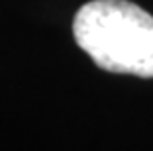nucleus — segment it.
<instances>
[{"mask_svg": "<svg viewBox=\"0 0 153 151\" xmlns=\"http://www.w3.org/2000/svg\"><path fill=\"white\" fill-rule=\"evenodd\" d=\"M73 36L104 71L153 77V16L134 2H86L75 14Z\"/></svg>", "mask_w": 153, "mask_h": 151, "instance_id": "obj_1", "label": "nucleus"}]
</instances>
